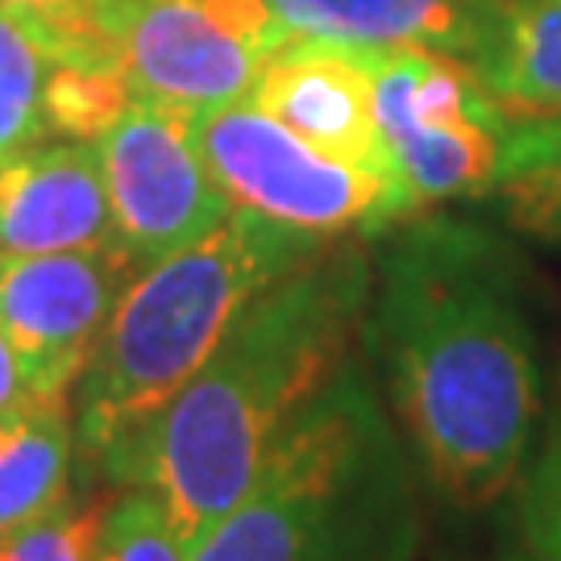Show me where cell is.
<instances>
[{"label": "cell", "instance_id": "obj_12", "mask_svg": "<svg viewBox=\"0 0 561 561\" xmlns=\"http://www.w3.org/2000/svg\"><path fill=\"white\" fill-rule=\"evenodd\" d=\"M470 62L507 121L561 117V0H507Z\"/></svg>", "mask_w": 561, "mask_h": 561}, {"label": "cell", "instance_id": "obj_1", "mask_svg": "<svg viewBox=\"0 0 561 561\" xmlns=\"http://www.w3.org/2000/svg\"><path fill=\"white\" fill-rule=\"evenodd\" d=\"M362 333L412 466L454 512H486L520 486L541 366L500 241L461 221L408 225L375 266Z\"/></svg>", "mask_w": 561, "mask_h": 561}, {"label": "cell", "instance_id": "obj_11", "mask_svg": "<svg viewBox=\"0 0 561 561\" xmlns=\"http://www.w3.org/2000/svg\"><path fill=\"white\" fill-rule=\"evenodd\" d=\"M507 0H271L291 38L341 46H428L470 59Z\"/></svg>", "mask_w": 561, "mask_h": 561}, {"label": "cell", "instance_id": "obj_4", "mask_svg": "<svg viewBox=\"0 0 561 561\" xmlns=\"http://www.w3.org/2000/svg\"><path fill=\"white\" fill-rule=\"evenodd\" d=\"M412 454L362 362L287 421L259 479L187 561H416Z\"/></svg>", "mask_w": 561, "mask_h": 561}, {"label": "cell", "instance_id": "obj_18", "mask_svg": "<svg viewBox=\"0 0 561 561\" xmlns=\"http://www.w3.org/2000/svg\"><path fill=\"white\" fill-rule=\"evenodd\" d=\"M0 9H9L46 46V55L55 62H108V67H117L101 25L104 0H0Z\"/></svg>", "mask_w": 561, "mask_h": 561}, {"label": "cell", "instance_id": "obj_5", "mask_svg": "<svg viewBox=\"0 0 561 561\" xmlns=\"http://www.w3.org/2000/svg\"><path fill=\"white\" fill-rule=\"evenodd\" d=\"M101 25L134 101L192 117L250 101L291 42L271 0H104Z\"/></svg>", "mask_w": 561, "mask_h": 561}, {"label": "cell", "instance_id": "obj_16", "mask_svg": "<svg viewBox=\"0 0 561 561\" xmlns=\"http://www.w3.org/2000/svg\"><path fill=\"white\" fill-rule=\"evenodd\" d=\"M134 104V92L108 62H50L46 76V134L62 141H101Z\"/></svg>", "mask_w": 561, "mask_h": 561}, {"label": "cell", "instance_id": "obj_2", "mask_svg": "<svg viewBox=\"0 0 561 561\" xmlns=\"http://www.w3.org/2000/svg\"><path fill=\"white\" fill-rule=\"evenodd\" d=\"M370 291L375 262L333 238L266 287L167 403L141 449L138 482L162 495L187 549L238 507L287 421L350 362Z\"/></svg>", "mask_w": 561, "mask_h": 561}, {"label": "cell", "instance_id": "obj_19", "mask_svg": "<svg viewBox=\"0 0 561 561\" xmlns=\"http://www.w3.org/2000/svg\"><path fill=\"white\" fill-rule=\"evenodd\" d=\"M108 503L62 507L46 520H34L13 533H0V561H96Z\"/></svg>", "mask_w": 561, "mask_h": 561}, {"label": "cell", "instance_id": "obj_21", "mask_svg": "<svg viewBox=\"0 0 561 561\" xmlns=\"http://www.w3.org/2000/svg\"><path fill=\"white\" fill-rule=\"evenodd\" d=\"M34 403H42V400L34 396L30 379H25V366H21V358H18V350H13V341H9V333L0 329V424L13 421L18 412L34 408Z\"/></svg>", "mask_w": 561, "mask_h": 561}, {"label": "cell", "instance_id": "obj_20", "mask_svg": "<svg viewBox=\"0 0 561 561\" xmlns=\"http://www.w3.org/2000/svg\"><path fill=\"white\" fill-rule=\"evenodd\" d=\"M516 528L528 561H561V424L524 470Z\"/></svg>", "mask_w": 561, "mask_h": 561}, {"label": "cell", "instance_id": "obj_9", "mask_svg": "<svg viewBox=\"0 0 561 561\" xmlns=\"http://www.w3.org/2000/svg\"><path fill=\"white\" fill-rule=\"evenodd\" d=\"M250 104H259L262 113H271L329 159L400 180L391 146L379 129L375 76L362 46L291 38L266 62Z\"/></svg>", "mask_w": 561, "mask_h": 561}, {"label": "cell", "instance_id": "obj_13", "mask_svg": "<svg viewBox=\"0 0 561 561\" xmlns=\"http://www.w3.org/2000/svg\"><path fill=\"white\" fill-rule=\"evenodd\" d=\"M76 408L34 403L0 424V533L46 520L71 503Z\"/></svg>", "mask_w": 561, "mask_h": 561}, {"label": "cell", "instance_id": "obj_8", "mask_svg": "<svg viewBox=\"0 0 561 561\" xmlns=\"http://www.w3.org/2000/svg\"><path fill=\"white\" fill-rule=\"evenodd\" d=\"M138 271L121 241L67 254H0V329L42 403L71 400Z\"/></svg>", "mask_w": 561, "mask_h": 561}, {"label": "cell", "instance_id": "obj_15", "mask_svg": "<svg viewBox=\"0 0 561 561\" xmlns=\"http://www.w3.org/2000/svg\"><path fill=\"white\" fill-rule=\"evenodd\" d=\"M50 55L9 9H0V162L46 138V76Z\"/></svg>", "mask_w": 561, "mask_h": 561}, {"label": "cell", "instance_id": "obj_14", "mask_svg": "<svg viewBox=\"0 0 561 561\" xmlns=\"http://www.w3.org/2000/svg\"><path fill=\"white\" fill-rule=\"evenodd\" d=\"M491 196L524 238L561 245V117L507 125Z\"/></svg>", "mask_w": 561, "mask_h": 561}, {"label": "cell", "instance_id": "obj_3", "mask_svg": "<svg viewBox=\"0 0 561 561\" xmlns=\"http://www.w3.org/2000/svg\"><path fill=\"white\" fill-rule=\"evenodd\" d=\"M329 241L233 208L201 241L141 266L76 387V437L104 479L138 482L141 449L167 403L201 375L245 308Z\"/></svg>", "mask_w": 561, "mask_h": 561}, {"label": "cell", "instance_id": "obj_7", "mask_svg": "<svg viewBox=\"0 0 561 561\" xmlns=\"http://www.w3.org/2000/svg\"><path fill=\"white\" fill-rule=\"evenodd\" d=\"M117 241L138 266L201 241L233 213L196 138V117L134 101L96 141Z\"/></svg>", "mask_w": 561, "mask_h": 561}, {"label": "cell", "instance_id": "obj_10", "mask_svg": "<svg viewBox=\"0 0 561 561\" xmlns=\"http://www.w3.org/2000/svg\"><path fill=\"white\" fill-rule=\"evenodd\" d=\"M113 241L96 141H38L0 162V254H67Z\"/></svg>", "mask_w": 561, "mask_h": 561}, {"label": "cell", "instance_id": "obj_6", "mask_svg": "<svg viewBox=\"0 0 561 561\" xmlns=\"http://www.w3.org/2000/svg\"><path fill=\"white\" fill-rule=\"evenodd\" d=\"M196 138L233 208L287 229L337 238L345 229H382L412 217L400 180L329 159L250 101L196 117Z\"/></svg>", "mask_w": 561, "mask_h": 561}, {"label": "cell", "instance_id": "obj_17", "mask_svg": "<svg viewBox=\"0 0 561 561\" xmlns=\"http://www.w3.org/2000/svg\"><path fill=\"white\" fill-rule=\"evenodd\" d=\"M96 561H187V545L154 486L134 482L121 500L108 503Z\"/></svg>", "mask_w": 561, "mask_h": 561}]
</instances>
